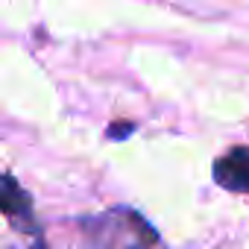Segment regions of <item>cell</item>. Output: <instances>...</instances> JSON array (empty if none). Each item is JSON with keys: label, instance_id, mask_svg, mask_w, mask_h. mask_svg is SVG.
<instances>
[{"label": "cell", "instance_id": "7a4b0ae2", "mask_svg": "<svg viewBox=\"0 0 249 249\" xmlns=\"http://www.w3.org/2000/svg\"><path fill=\"white\" fill-rule=\"evenodd\" d=\"M0 214H3L24 237H30L33 249H44V240H41V226L36 223V214H33V199L30 194L6 173H0Z\"/></svg>", "mask_w": 249, "mask_h": 249}, {"label": "cell", "instance_id": "6da1fadb", "mask_svg": "<svg viewBox=\"0 0 249 249\" xmlns=\"http://www.w3.org/2000/svg\"><path fill=\"white\" fill-rule=\"evenodd\" d=\"M88 229L94 249H161L159 234L129 208H114L97 220H88Z\"/></svg>", "mask_w": 249, "mask_h": 249}, {"label": "cell", "instance_id": "3957f363", "mask_svg": "<svg viewBox=\"0 0 249 249\" xmlns=\"http://www.w3.org/2000/svg\"><path fill=\"white\" fill-rule=\"evenodd\" d=\"M214 182L223 191L249 194V147H234L214 161Z\"/></svg>", "mask_w": 249, "mask_h": 249}]
</instances>
